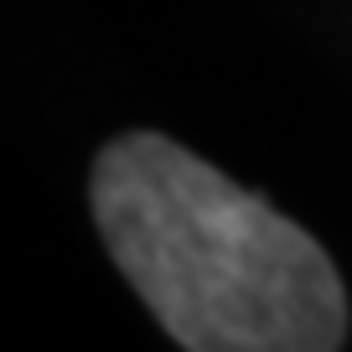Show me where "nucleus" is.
Instances as JSON below:
<instances>
[{"label":"nucleus","instance_id":"nucleus-1","mask_svg":"<svg viewBox=\"0 0 352 352\" xmlns=\"http://www.w3.org/2000/svg\"><path fill=\"white\" fill-rule=\"evenodd\" d=\"M94 223L187 352H331L347 337V290L321 243L166 135L104 145Z\"/></svg>","mask_w":352,"mask_h":352}]
</instances>
